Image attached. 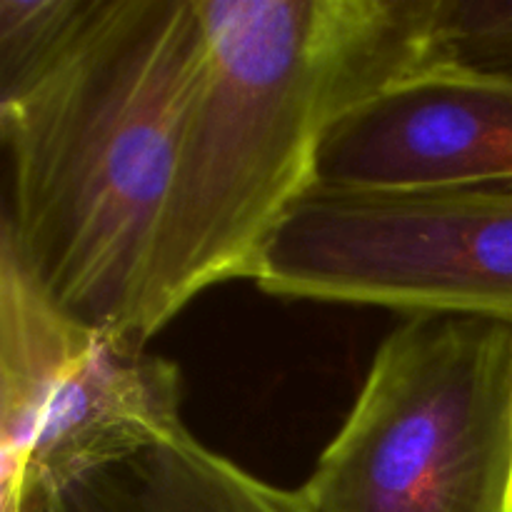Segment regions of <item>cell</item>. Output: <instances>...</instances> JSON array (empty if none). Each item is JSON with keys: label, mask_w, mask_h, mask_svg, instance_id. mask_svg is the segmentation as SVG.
<instances>
[{"label": "cell", "mask_w": 512, "mask_h": 512, "mask_svg": "<svg viewBox=\"0 0 512 512\" xmlns=\"http://www.w3.org/2000/svg\"><path fill=\"white\" fill-rule=\"evenodd\" d=\"M200 3L208 55L140 295L143 345L205 290L253 280L330 130L430 65L435 0Z\"/></svg>", "instance_id": "6da1fadb"}, {"label": "cell", "mask_w": 512, "mask_h": 512, "mask_svg": "<svg viewBox=\"0 0 512 512\" xmlns=\"http://www.w3.org/2000/svg\"><path fill=\"white\" fill-rule=\"evenodd\" d=\"M205 55L200 0H88L63 48L0 95V243L63 313L133 343Z\"/></svg>", "instance_id": "7a4b0ae2"}, {"label": "cell", "mask_w": 512, "mask_h": 512, "mask_svg": "<svg viewBox=\"0 0 512 512\" xmlns=\"http://www.w3.org/2000/svg\"><path fill=\"white\" fill-rule=\"evenodd\" d=\"M512 320L413 315L300 490L310 512H510Z\"/></svg>", "instance_id": "3957f363"}, {"label": "cell", "mask_w": 512, "mask_h": 512, "mask_svg": "<svg viewBox=\"0 0 512 512\" xmlns=\"http://www.w3.org/2000/svg\"><path fill=\"white\" fill-rule=\"evenodd\" d=\"M253 280L283 298L512 320V183L313 188Z\"/></svg>", "instance_id": "277c9868"}, {"label": "cell", "mask_w": 512, "mask_h": 512, "mask_svg": "<svg viewBox=\"0 0 512 512\" xmlns=\"http://www.w3.org/2000/svg\"><path fill=\"white\" fill-rule=\"evenodd\" d=\"M180 370L78 323L0 243V505L183 428Z\"/></svg>", "instance_id": "5b68a950"}, {"label": "cell", "mask_w": 512, "mask_h": 512, "mask_svg": "<svg viewBox=\"0 0 512 512\" xmlns=\"http://www.w3.org/2000/svg\"><path fill=\"white\" fill-rule=\"evenodd\" d=\"M512 183V78L435 68L345 115L318 158L328 190Z\"/></svg>", "instance_id": "8992f818"}, {"label": "cell", "mask_w": 512, "mask_h": 512, "mask_svg": "<svg viewBox=\"0 0 512 512\" xmlns=\"http://www.w3.org/2000/svg\"><path fill=\"white\" fill-rule=\"evenodd\" d=\"M20 512H310L283 490L200 445L183 428L93 465L25 500Z\"/></svg>", "instance_id": "52a82bcc"}, {"label": "cell", "mask_w": 512, "mask_h": 512, "mask_svg": "<svg viewBox=\"0 0 512 512\" xmlns=\"http://www.w3.org/2000/svg\"><path fill=\"white\" fill-rule=\"evenodd\" d=\"M512 78V0H435L428 70Z\"/></svg>", "instance_id": "ba28073f"}, {"label": "cell", "mask_w": 512, "mask_h": 512, "mask_svg": "<svg viewBox=\"0 0 512 512\" xmlns=\"http://www.w3.org/2000/svg\"><path fill=\"white\" fill-rule=\"evenodd\" d=\"M88 0H0V95L38 73L83 18Z\"/></svg>", "instance_id": "9c48e42d"}, {"label": "cell", "mask_w": 512, "mask_h": 512, "mask_svg": "<svg viewBox=\"0 0 512 512\" xmlns=\"http://www.w3.org/2000/svg\"><path fill=\"white\" fill-rule=\"evenodd\" d=\"M510 512H512V493H510Z\"/></svg>", "instance_id": "30bf717a"}]
</instances>
